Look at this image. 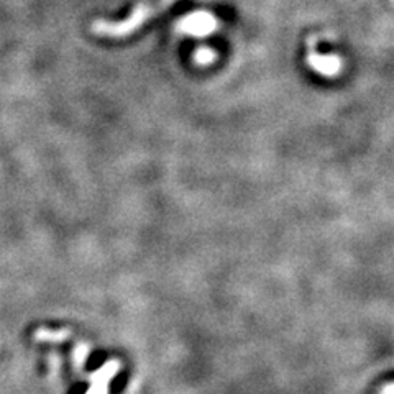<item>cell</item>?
Instances as JSON below:
<instances>
[{
	"mask_svg": "<svg viewBox=\"0 0 394 394\" xmlns=\"http://www.w3.org/2000/svg\"><path fill=\"white\" fill-rule=\"evenodd\" d=\"M171 0H164L161 5H147V3H138L127 19L119 20V22H110V20H95L90 25V32L95 36H103V38H125V36L134 35V33L142 28L148 20L160 14L166 5H169Z\"/></svg>",
	"mask_w": 394,
	"mask_h": 394,
	"instance_id": "obj_1",
	"label": "cell"
},
{
	"mask_svg": "<svg viewBox=\"0 0 394 394\" xmlns=\"http://www.w3.org/2000/svg\"><path fill=\"white\" fill-rule=\"evenodd\" d=\"M177 32L182 35L193 36V38H206L217 32L219 20L206 10H194L188 15L181 16L176 23Z\"/></svg>",
	"mask_w": 394,
	"mask_h": 394,
	"instance_id": "obj_2",
	"label": "cell"
},
{
	"mask_svg": "<svg viewBox=\"0 0 394 394\" xmlns=\"http://www.w3.org/2000/svg\"><path fill=\"white\" fill-rule=\"evenodd\" d=\"M306 61L314 73L321 74L323 77L338 76L343 69L342 58L337 55H319V53L310 51Z\"/></svg>",
	"mask_w": 394,
	"mask_h": 394,
	"instance_id": "obj_3",
	"label": "cell"
},
{
	"mask_svg": "<svg viewBox=\"0 0 394 394\" xmlns=\"http://www.w3.org/2000/svg\"><path fill=\"white\" fill-rule=\"evenodd\" d=\"M120 365L117 362H110L107 365H103L102 370H99L94 375V386L90 389L89 394H107V384L112 380V376L119 371Z\"/></svg>",
	"mask_w": 394,
	"mask_h": 394,
	"instance_id": "obj_4",
	"label": "cell"
},
{
	"mask_svg": "<svg viewBox=\"0 0 394 394\" xmlns=\"http://www.w3.org/2000/svg\"><path fill=\"white\" fill-rule=\"evenodd\" d=\"M217 51L212 48H199L196 49V53H194V61H196L197 64H201V66H209V64H212L215 60H217Z\"/></svg>",
	"mask_w": 394,
	"mask_h": 394,
	"instance_id": "obj_5",
	"label": "cell"
},
{
	"mask_svg": "<svg viewBox=\"0 0 394 394\" xmlns=\"http://www.w3.org/2000/svg\"><path fill=\"white\" fill-rule=\"evenodd\" d=\"M381 394H394V383H389L381 389Z\"/></svg>",
	"mask_w": 394,
	"mask_h": 394,
	"instance_id": "obj_6",
	"label": "cell"
}]
</instances>
